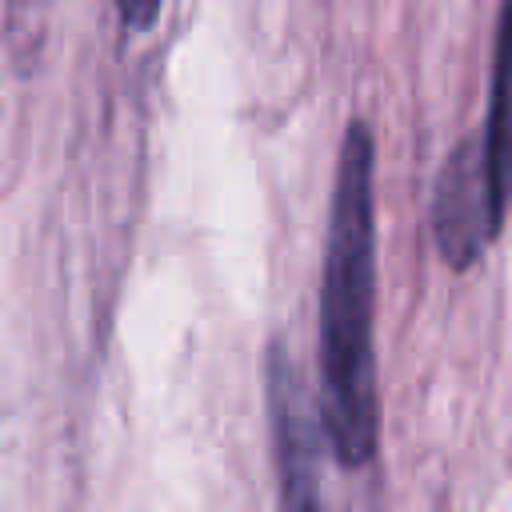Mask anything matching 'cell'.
<instances>
[{
	"label": "cell",
	"instance_id": "obj_1",
	"mask_svg": "<svg viewBox=\"0 0 512 512\" xmlns=\"http://www.w3.org/2000/svg\"><path fill=\"white\" fill-rule=\"evenodd\" d=\"M376 136L352 120L340 140L324 280H320V412L328 448L344 468H360L380 444L376 396Z\"/></svg>",
	"mask_w": 512,
	"mask_h": 512
},
{
	"label": "cell",
	"instance_id": "obj_2",
	"mask_svg": "<svg viewBox=\"0 0 512 512\" xmlns=\"http://www.w3.org/2000/svg\"><path fill=\"white\" fill-rule=\"evenodd\" d=\"M264 400H268L272 460L280 476V504L316 508L320 504V444L328 440V432H324V412L304 388V376L284 340L268 344Z\"/></svg>",
	"mask_w": 512,
	"mask_h": 512
},
{
	"label": "cell",
	"instance_id": "obj_3",
	"mask_svg": "<svg viewBox=\"0 0 512 512\" xmlns=\"http://www.w3.org/2000/svg\"><path fill=\"white\" fill-rule=\"evenodd\" d=\"M496 236L500 224L484 184L480 140H460L432 188V240L452 268H472Z\"/></svg>",
	"mask_w": 512,
	"mask_h": 512
},
{
	"label": "cell",
	"instance_id": "obj_4",
	"mask_svg": "<svg viewBox=\"0 0 512 512\" xmlns=\"http://www.w3.org/2000/svg\"><path fill=\"white\" fill-rule=\"evenodd\" d=\"M480 164L492 200V216L504 228L512 204V0H500L496 36H492V72H488V108L480 132Z\"/></svg>",
	"mask_w": 512,
	"mask_h": 512
},
{
	"label": "cell",
	"instance_id": "obj_5",
	"mask_svg": "<svg viewBox=\"0 0 512 512\" xmlns=\"http://www.w3.org/2000/svg\"><path fill=\"white\" fill-rule=\"evenodd\" d=\"M160 8H164V0H116V12L124 20V28H132V32H148L156 24Z\"/></svg>",
	"mask_w": 512,
	"mask_h": 512
}]
</instances>
